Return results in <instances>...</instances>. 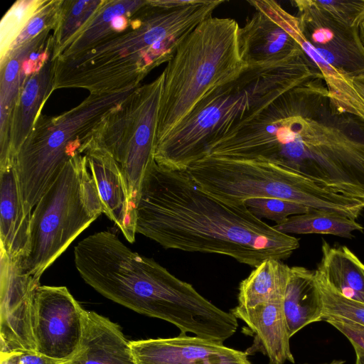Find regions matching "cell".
I'll list each match as a JSON object with an SVG mask.
<instances>
[{"instance_id": "obj_34", "label": "cell", "mask_w": 364, "mask_h": 364, "mask_svg": "<svg viewBox=\"0 0 364 364\" xmlns=\"http://www.w3.org/2000/svg\"><path fill=\"white\" fill-rule=\"evenodd\" d=\"M353 88L364 102V73L349 79Z\"/></svg>"}, {"instance_id": "obj_35", "label": "cell", "mask_w": 364, "mask_h": 364, "mask_svg": "<svg viewBox=\"0 0 364 364\" xmlns=\"http://www.w3.org/2000/svg\"><path fill=\"white\" fill-rule=\"evenodd\" d=\"M356 355L355 364H364V350L359 346L352 344Z\"/></svg>"}, {"instance_id": "obj_15", "label": "cell", "mask_w": 364, "mask_h": 364, "mask_svg": "<svg viewBox=\"0 0 364 364\" xmlns=\"http://www.w3.org/2000/svg\"><path fill=\"white\" fill-rule=\"evenodd\" d=\"M84 155L102 213L114 222L129 242H134L136 234V207L130 199L119 164L109 154L97 148H88Z\"/></svg>"}, {"instance_id": "obj_17", "label": "cell", "mask_w": 364, "mask_h": 364, "mask_svg": "<svg viewBox=\"0 0 364 364\" xmlns=\"http://www.w3.org/2000/svg\"><path fill=\"white\" fill-rule=\"evenodd\" d=\"M120 327L95 311L85 310L78 349L68 364H136Z\"/></svg>"}, {"instance_id": "obj_11", "label": "cell", "mask_w": 364, "mask_h": 364, "mask_svg": "<svg viewBox=\"0 0 364 364\" xmlns=\"http://www.w3.org/2000/svg\"><path fill=\"white\" fill-rule=\"evenodd\" d=\"M296 17L306 42L333 69L347 77L364 73V46L358 28L338 19L314 0H294Z\"/></svg>"}, {"instance_id": "obj_7", "label": "cell", "mask_w": 364, "mask_h": 364, "mask_svg": "<svg viewBox=\"0 0 364 364\" xmlns=\"http://www.w3.org/2000/svg\"><path fill=\"white\" fill-rule=\"evenodd\" d=\"M135 89L103 95L90 94L61 114L38 116L14 162L28 213H32L65 163L77 154H84L96 128Z\"/></svg>"}, {"instance_id": "obj_10", "label": "cell", "mask_w": 364, "mask_h": 364, "mask_svg": "<svg viewBox=\"0 0 364 364\" xmlns=\"http://www.w3.org/2000/svg\"><path fill=\"white\" fill-rule=\"evenodd\" d=\"M84 311L67 287L40 285L32 312L36 351L69 362L80 343Z\"/></svg>"}, {"instance_id": "obj_26", "label": "cell", "mask_w": 364, "mask_h": 364, "mask_svg": "<svg viewBox=\"0 0 364 364\" xmlns=\"http://www.w3.org/2000/svg\"><path fill=\"white\" fill-rule=\"evenodd\" d=\"M105 0H63L58 23L53 31V60L90 22Z\"/></svg>"}, {"instance_id": "obj_14", "label": "cell", "mask_w": 364, "mask_h": 364, "mask_svg": "<svg viewBox=\"0 0 364 364\" xmlns=\"http://www.w3.org/2000/svg\"><path fill=\"white\" fill-rule=\"evenodd\" d=\"M238 46L240 56L250 68L284 65L305 54L284 28L259 10L239 28Z\"/></svg>"}, {"instance_id": "obj_37", "label": "cell", "mask_w": 364, "mask_h": 364, "mask_svg": "<svg viewBox=\"0 0 364 364\" xmlns=\"http://www.w3.org/2000/svg\"><path fill=\"white\" fill-rule=\"evenodd\" d=\"M345 363V360H333L330 363H323V364H343Z\"/></svg>"}, {"instance_id": "obj_16", "label": "cell", "mask_w": 364, "mask_h": 364, "mask_svg": "<svg viewBox=\"0 0 364 364\" xmlns=\"http://www.w3.org/2000/svg\"><path fill=\"white\" fill-rule=\"evenodd\" d=\"M283 301L261 303L252 307L237 305L230 309L237 319L245 322L254 338L252 345L245 351L248 355L259 352L268 358L269 364L294 363Z\"/></svg>"}, {"instance_id": "obj_33", "label": "cell", "mask_w": 364, "mask_h": 364, "mask_svg": "<svg viewBox=\"0 0 364 364\" xmlns=\"http://www.w3.org/2000/svg\"><path fill=\"white\" fill-rule=\"evenodd\" d=\"M68 361L55 359L37 351H28L18 354V364H67Z\"/></svg>"}, {"instance_id": "obj_31", "label": "cell", "mask_w": 364, "mask_h": 364, "mask_svg": "<svg viewBox=\"0 0 364 364\" xmlns=\"http://www.w3.org/2000/svg\"><path fill=\"white\" fill-rule=\"evenodd\" d=\"M314 1L350 26L358 28L364 18V0H314Z\"/></svg>"}, {"instance_id": "obj_1", "label": "cell", "mask_w": 364, "mask_h": 364, "mask_svg": "<svg viewBox=\"0 0 364 364\" xmlns=\"http://www.w3.org/2000/svg\"><path fill=\"white\" fill-rule=\"evenodd\" d=\"M136 233L166 249L226 255L256 267L289 258L299 240L257 218L244 204L228 203L199 188L187 171L154 159L141 184Z\"/></svg>"}, {"instance_id": "obj_36", "label": "cell", "mask_w": 364, "mask_h": 364, "mask_svg": "<svg viewBox=\"0 0 364 364\" xmlns=\"http://www.w3.org/2000/svg\"><path fill=\"white\" fill-rule=\"evenodd\" d=\"M358 32L361 42L364 46V18L360 23L358 27Z\"/></svg>"}, {"instance_id": "obj_25", "label": "cell", "mask_w": 364, "mask_h": 364, "mask_svg": "<svg viewBox=\"0 0 364 364\" xmlns=\"http://www.w3.org/2000/svg\"><path fill=\"white\" fill-rule=\"evenodd\" d=\"M284 234H324L353 238L355 231L364 228L355 220L328 211L312 209L308 213L292 215L284 223L273 226Z\"/></svg>"}, {"instance_id": "obj_21", "label": "cell", "mask_w": 364, "mask_h": 364, "mask_svg": "<svg viewBox=\"0 0 364 364\" xmlns=\"http://www.w3.org/2000/svg\"><path fill=\"white\" fill-rule=\"evenodd\" d=\"M146 4L147 0H105L90 22L68 43L58 57L75 55L124 32L129 27L132 16Z\"/></svg>"}, {"instance_id": "obj_38", "label": "cell", "mask_w": 364, "mask_h": 364, "mask_svg": "<svg viewBox=\"0 0 364 364\" xmlns=\"http://www.w3.org/2000/svg\"><path fill=\"white\" fill-rule=\"evenodd\" d=\"M67 364H68V363H67Z\"/></svg>"}, {"instance_id": "obj_12", "label": "cell", "mask_w": 364, "mask_h": 364, "mask_svg": "<svg viewBox=\"0 0 364 364\" xmlns=\"http://www.w3.org/2000/svg\"><path fill=\"white\" fill-rule=\"evenodd\" d=\"M1 355L36 351L32 312L40 279L27 274L22 259H11L0 249Z\"/></svg>"}, {"instance_id": "obj_18", "label": "cell", "mask_w": 364, "mask_h": 364, "mask_svg": "<svg viewBox=\"0 0 364 364\" xmlns=\"http://www.w3.org/2000/svg\"><path fill=\"white\" fill-rule=\"evenodd\" d=\"M51 31L42 32L0 59V168L14 161L9 147L11 119L21 86L28 77L26 60L51 36Z\"/></svg>"}, {"instance_id": "obj_2", "label": "cell", "mask_w": 364, "mask_h": 364, "mask_svg": "<svg viewBox=\"0 0 364 364\" xmlns=\"http://www.w3.org/2000/svg\"><path fill=\"white\" fill-rule=\"evenodd\" d=\"M223 3L191 0L182 6L163 8L147 0L124 32L75 55L52 59L53 91L81 88L103 95L138 87Z\"/></svg>"}, {"instance_id": "obj_8", "label": "cell", "mask_w": 364, "mask_h": 364, "mask_svg": "<svg viewBox=\"0 0 364 364\" xmlns=\"http://www.w3.org/2000/svg\"><path fill=\"white\" fill-rule=\"evenodd\" d=\"M102 213L84 154L63 166L34 207L24 271L40 279L44 271Z\"/></svg>"}, {"instance_id": "obj_6", "label": "cell", "mask_w": 364, "mask_h": 364, "mask_svg": "<svg viewBox=\"0 0 364 364\" xmlns=\"http://www.w3.org/2000/svg\"><path fill=\"white\" fill-rule=\"evenodd\" d=\"M201 190L241 205L250 198H274L356 220L364 203L327 191L302 176L264 159L206 156L186 170Z\"/></svg>"}, {"instance_id": "obj_9", "label": "cell", "mask_w": 364, "mask_h": 364, "mask_svg": "<svg viewBox=\"0 0 364 364\" xmlns=\"http://www.w3.org/2000/svg\"><path fill=\"white\" fill-rule=\"evenodd\" d=\"M163 82L161 73L136 87L105 117L85 149H102L118 162L135 207L145 172L154 160Z\"/></svg>"}, {"instance_id": "obj_27", "label": "cell", "mask_w": 364, "mask_h": 364, "mask_svg": "<svg viewBox=\"0 0 364 364\" xmlns=\"http://www.w3.org/2000/svg\"><path fill=\"white\" fill-rule=\"evenodd\" d=\"M315 281L322 302V317L332 316L343 318L364 326V303L343 296L316 271Z\"/></svg>"}, {"instance_id": "obj_29", "label": "cell", "mask_w": 364, "mask_h": 364, "mask_svg": "<svg viewBox=\"0 0 364 364\" xmlns=\"http://www.w3.org/2000/svg\"><path fill=\"white\" fill-rule=\"evenodd\" d=\"M244 205L257 218L271 220L276 225L284 223L292 215L304 214L312 210L299 203L274 198H250L244 202Z\"/></svg>"}, {"instance_id": "obj_22", "label": "cell", "mask_w": 364, "mask_h": 364, "mask_svg": "<svg viewBox=\"0 0 364 364\" xmlns=\"http://www.w3.org/2000/svg\"><path fill=\"white\" fill-rule=\"evenodd\" d=\"M283 306L290 337L306 326L322 321L323 306L315 271L289 267Z\"/></svg>"}, {"instance_id": "obj_4", "label": "cell", "mask_w": 364, "mask_h": 364, "mask_svg": "<svg viewBox=\"0 0 364 364\" xmlns=\"http://www.w3.org/2000/svg\"><path fill=\"white\" fill-rule=\"evenodd\" d=\"M323 77L304 54L284 65L248 68L239 77L210 91L155 144L154 159L164 168L186 171L203 158L208 146L256 110L314 77Z\"/></svg>"}, {"instance_id": "obj_28", "label": "cell", "mask_w": 364, "mask_h": 364, "mask_svg": "<svg viewBox=\"0 0 364 364\" xmlns=\"http://www.w3.org/2000/svg\"><path fill=\"white\" fill-rule=\"evenodd\" d=\"M43 0L16 1L3 16L0 24V59L24 28Z\"/></svg>"}, {"instance_id": "obj_13", "label": "cell", "mask_w": 364, "mask_h": 364, "mask_svg": "<svg viewBox=\"0 0 364 364\" xmlns=\"http://www.w3.org/2000/svg\"><path fill=\"white\" fill-rule=\"evenodd\" d=\"M130 343L136 364H252L245 352L196 336Z\"/></svg>"}, {"instance_id": "obj_5", "label": "cell", "mask_w": 364, "mask_h": 364, "mask_svg": "<svg viewBox=\"0 0 364 364\" xmlns=\"http://www.w3.org/2000/svg\"><path fill=\"white\" fill-rule=\"evenodd\" d=\"M239 28L232 18L212 16L179 45L162 72L156 143L210 91L237 79L248 68L239 50Z\"/></svg>"}, {"instance_id": "obj_32", "label": "cell", "mask_w": 364, "mask_h": 364, "mask_svg": "<svg viewBox=\"0 0 364 364\" xmlns=\"http://www.w3.org/2000/svg\"><path fill=\"white\" fill-rule=\"evenodd\" d=\"M322 321L332 325L350 342L364 350V326L352 321L332 316L322 317Z\"/></svg>"}, {"instance_id": "obj_23", "label": "cell", "mask_w": 364, "mask_h": 364, "mask_svg": "<svg viewBox=\"0 0 364 364\" xmlns=\"http://www.w3.org/2000/svg\"><path fill=\"white\" fill-rule=\"evenodd\" d=\"M316 272L343 296L364 303V263L347 247L322 240Z\"/></svg>"}, {"instance_id": "obj_20", "label": "cell", "mask_w": 364, "mask_h": 364, "mask_svg": "<svg viewBox=\"0 0 364 364\" xmlns=\"http://www.w3.org/2000/svg\"><path fill=\"white\" fill-rule=\"evenodd\" d=\"M53 58L27 77L21 86L10 125L9 147L14 160L53 92Z\"/></svg>"}, {"instance_id": "obj_3", "label": "cell", "mask_w": 364, "mask_h": 364, "mask_svg": "<svg viewBox=\"0 0 364 364\" xmlns=\"http://www.w3.org/2000/svg\"><path fill=\"white\" fill-rule=\"evenodd\" d=\"M84 281L105 297L139 314L176 326L181 334L203 335L216 306L189 283L126 246L112 232L87 236L74 249Z\"/></svg>"}, {"instance_id": "obj_30", "label": "cell", "mask_w": 364, "mask_h": 364, "mask_svg": "<svg viewBox=\"0 0 364 364\" xmlns=\"http://www.w3.org/2000/svg\"><path fill=\"white\" fill-rule=\"evenodd\" d=\"M62 2L63 0H43L9 51L17 48L46 30H54L59 19Z\"/></svg>"}, {"instance_id": "obj_19", "label": "cell", "mask_w": 364, "mask_h": 364, "mask_svg": "<svg viewBox=\"0 0 364 364\" xmlns=\"http://www.w3.org/2000/svg\"><path fill=\"white\" fill-rule=\"evenodd\" d=\"M31 214L26 210L14 164L0 168V249L13 259L23 260L28 253Z\"/></svg>"}, {"instance_id": "obj_24", "label": "cell", "mask_w": 364, "mask_h": 364, "mask_svg": "<svg viewBox=\"0 0 364 364\" xmlns=\"http://www.w3.org/2000/svg\"><path fill=\"white\" fill-rule=\"evenodd\" d=\"M289 267L282 260L262 262L238 288V305L252 307L261 303L284 301Z\"/></svg>"}]
</instances>
